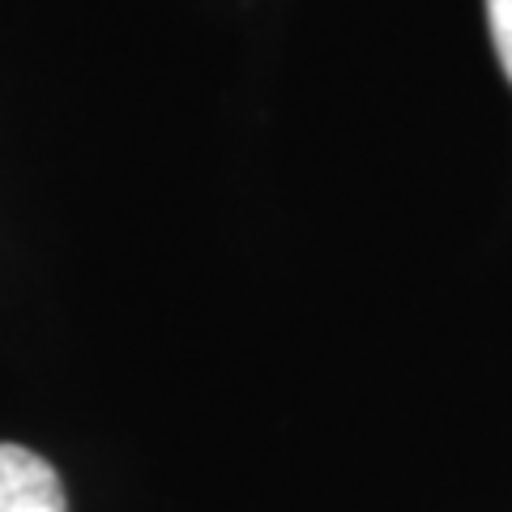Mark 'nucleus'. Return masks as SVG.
<instances>
[{"mask_svg":"<svg viewBox=\"0 0 512 512\" xmlns=\"http://www.w3.org/2000/svg\"><path fill=\"white\" fill-rule=\"evenodd\" d=\"M0 512H69L60 474L22 444H0Z\"/></svg>","mask_w":512,"mask_h":512,"instance_id":"f257e3e1","label":"nucleus"},{"mask_svg":"<svg viewBox=\"0 0 512 512\" xmlns=\"http://www.w3.org/2000/svg\"><path fill=\"white\" fill-rule=\"evenodd\" d=\"M487 26H491V43L500 56V69L512 82V0H487Z\"/></svg>","mask_w":512,"mask_h":512,"instance_id":"f03ea898","label":"nucleus"}]
</instances>
